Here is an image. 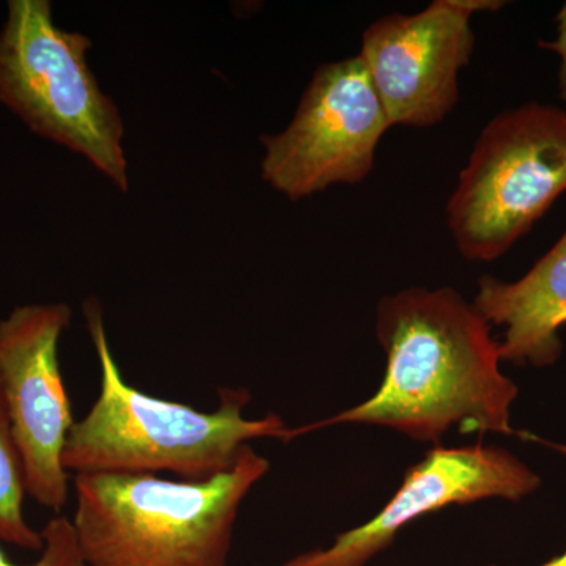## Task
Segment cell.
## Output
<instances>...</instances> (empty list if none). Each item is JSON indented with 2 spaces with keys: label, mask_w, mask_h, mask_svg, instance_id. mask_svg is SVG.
<instances>
[{
  "label": "cell",
  "mask_w": 566,
  "mask_h": 566,
  "mask_svg": "<svg viewBox=\"0 0 566 566\" xmlns=\"http://www.w3.org/2000/svg\"><path fill=\"white\" fill-rule=\"evenodd\" d=\"M84 314L102 381L95 403L74 422L66 439L63 465L69 474L170 472L199 482L229 471L253 439L289 442L290 428L281 416H244L251 401L244 387H222L219 406L210 412L136 389L115 363L102 305L88 300Z\"/></svg>",
  "instance_id": "cell-2"
},
{
  "label": "cell",
  "mask_w": 566,
  "mask_h": 566,
  "mask_svg": "<svg viewBox=\"0 0 566 566\" xmlns=\"http://www.w3.org/2000/svg\"><path fill=\"white\" fill-rule=\"evenodd\" d=\"M472 304L488 323L504 327L502 360L536 368L557 364L566 324V232L520 281L480 279Z\"/></svg>",
  "instance_id": "cell-10"
},
{
  "label": "cell",
  "mask_w": 566,
  "mask_h": 566,
  "mask_svg": "<svg viewBox=\"0 0 566 566\" xmlns=\"http://www.w3.org/2000/svg\"><path fill=\"white\" fill-rule=\"evenodd\" d=\"M521 438L531 439V441H536L538 444L551 447V449L557 450L558 453H562L566 458V446L564 444H556V442L545 441V439L536 438V436L523 433ZM486 566H520V565H497V564H491ZM536 566H566V551L564 554H560V556L551 558V560L545 562V564L536 565Z\"/></svg>",
  "instance_id": "cell-14"
},
{
  "label": "cell",
  "mask_w": 566,
  "mask_h": 566,
  "mask_svg": "<svg viewBox=\"0 0 566 566\" xmlns=\"http://www.w3.org/2000/svg\"><path fill=\"white\" fill-rule=\"evenodd\" d=\"M376 338L386 353L381 386L368 400L304 427L289 442L334 424L392 428L412 441L441 446L461 434L517 436L512 428L516 382L502 374L491 324L457 290L412 286L376 307Z\"/></svg>",
  "instance_id": "cell-1"
},
{
  "label": "cell",
  "mask_w": 566,
  "mask_h": 566,
  "mask_svg": "<svg viewBox=\"0 0 566 566\" xmlns=\"http://www.w3.org/2000/svg\"><path fill=\"white\" fill-rule=\"evenodd\" d=\"M270 461L243 447L208 480L155 474L73 475L70 517L87 566H227L245 495Z\"/></svg>",
  "instance_id": "cell-3"
},
{
  "label": "cell",
  "mask_w": 566,
  "mask_h": 566,
  "mask_svg": "<svg viewBox=\"0 0 566 566\" xmlns=\"http://www.w3.org/2000/svg\"><path fill=\"white\" fill-rule=\"evenodd\" d=\"M43 549L32 564H14L0 547V566H87L82 558L76 534L69 516L55 515L40 528Z\"/></svg>",
  "instance_id": "cell-12"
},
{
  "label": "cell",
  "mask_w": 566,
  "mask_h": 566,
  "mask_svg": "<svg viewBox=\"0 0 566 566\" xmlns=\"http://www.w3.org/2000/svg\"><path fill=\"white\" fill-rule=\"evenodd\" d=\"M539 48L557 52L560 55V70H558V92L566 103V2L557 14V39L553 41H539Z\"/></svg>",
  "instance_id": "cell-13"
},
{
  "label": "cell",
  "mask_w": 566,
  "mask_h": 566,
  "mask_svg": "<svg viewBox=\"0 0 566 566\" xmlns=\"http://www.w3.org/2000/svg\"><path fill=\"white\" fill-rule=\"evenodd\" d=\"M390 126L360 55L326 63L315 71L292 123L262 137V178L290 200L357 185L374 169Z\"/></svg>",
  "instance_id": "cell-6"
},
{
  "label": "cell",
  "mask_w": 566,
  "mask_h": 566,
  "mask_svg": "<svg viewBox=\"0 0 566 566\" xmlns=\"http://www.w3.org/2000/svg\"><path fill=\"white\" fill-rule=\"evenodd\" d=\"M494 0H436L416 14H389L363 35L360 59L390 125L427 128L458 103V74L471 61L475 11L502 9Z\"/></svg>",
  "instance_id": "cell-8"
},
{
  "label": "cell",
  "mask_w": 566,
  "mask_h": 566,
  "mask_svg": "<svg viewBox=\"0 0 566 566\" xmlns=\"http://www.w3.org/2000/svg\"><path fill=\"white\" fill-rule=\"evenodd\" d=\"M566 191V112L528 103L483 128L447 205L458 251L504 255Z\"/></svg>",
  "instance_id": "cell-5"
},
{
  "label": "cell",
  "mask_w": 566,
  "mask_h": 566,
  "mask_svg": "<svg viewBox=\"0 0 566 566\" xmlns=\"http://www.w3.org/2000/svg\"><path fill=\"white\" fill-rule=\"evenodd\" d=\"M25 497L20 453L0 386V542L41 553L43 535L25 517Z\"/></svg>",
  "instance_id": "cell-11"
},
{
  "label": "cell",
  "mask_w": 566,
  "mask_h": 566,
  "mask_svg": "<svg viewBox=\"0 0 566 566\" xmlns=\"http://www.w3.org/2000/svg\"><path fill=\"white\" fill-rule=\"evenodd\" d=\"M91 48L88 36L55 24L48 0H10L0 29V104L126 192L125 125L88 66Z\"/></svg>",
  "instance_id": "cell-4"
},
{
  "label": "cell",
  "mask_w": 566,
  "mask_h": 566,
  "mask_svg": "<svg viewBox=\"0 0 566 566\" xmlns=\"http://www.w3.org/2000/svg\"><path fill=\"white\" fill-rule=\"evenodd\" d=\"M69 304H28L0 319V386L20 453L25 494L61 513L70 497L63 450L74 420L59 360Z\"/></svg>",
  "instance_id": "cell-7"
},
{
  "label": "cell",
  "mask_w": 566,
  "mask_h": 566,
  "mask_svg": "<svg viewBox=\"0 0 566 566\" xmlns=\"http://www.w3.org/2000/svg\"><path fill=\"white\" fill-rule=\"evenodd\" d=\"M539 485V475L502 447H433L405 472L397 493L370 521L338 534L331 546L305 551L275 566H367L422 516L486 499L520 502Z\"/></svg>",
  "instance_id": "cell-9"
}]
</instances>
